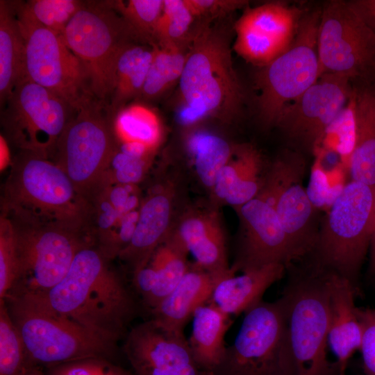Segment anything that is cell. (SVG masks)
<instances>
[{
  "label": "cell",
  "instance_id": "obj_44",
  "mask_svg": "<svg viewBox=\"0 0 375 375\" xmlns=\"http://www.w3.org/2000/svg\"><path fill=\"white\" fill-rule=\"evenodd\" d=\"M193 15L214 18L228 14L247 4L243 0H186Z\"/></svg>",
  "mask_w": 375,
  "mask_h": 375
},
{
  "label": "cell",
  "instance_id": "obj_9",
  "mask_svg": "<svg viewBox=\"0 0 375 375\" xmlns=\"http://www.w3.org/2000/svg\"><path fill=\"white\" fill-rule=\"evenodd\" d=\"M61 37L81 61L94 97L106 103L113 91L118 57L135 37L128 25L110 1L84 3Z\"/></svg>",
  "mask_w": 375,
  "mask_h": 375
},
{
  "label": "cell",
  "instance_id": "obj_38",
  "mask_svg": "<svg viewBox=\"0 0 375 375\" xmlns=\"http://www.w3.org/2000/svg\"><path fill=\"white\" fill-rule=\"evenodd\" d=\"M25 4L39 23L62 35L84 3L74 0H33Z\"/></svg>",
  "mask_w": 375,
  "mask_h": 375
},
{
  "label": "cell",
  "instance_id": "obj_28",
  "mask_svg": "<svg viewBox=\"0 0 375 375\" xmlns=\"http://www.w3.org/2000/svg\"><path fill=\"white\" fill-rule=\"evenodd\" d=\"M192 319L189 347L199 369L210 375L224 355V336L231 324V317L208 302L196 309Z\"/></svg>",
  "mask_w": 375,
  "mask_h": 375
},
{
  "label": "cell",
  "instance_id": "obj_10",
  "mask_svg": "<svg viewBox=\"0 0 375 375\" xmlns=\"http://www.w3.org/2000/svg\"><path fill=\"white\" fill-rule=\"evenodd\" d=\"M106 102L92 100L70 118L56 143L54 160L84 199L101 184L117 150Z\"/></svg>",
  "mask_w": 375,
  "mask_h": 375
},
{
  "label": "cell",
  "instance_id": "obj_48",
  "mask_svg": "<svg viewBox=\"0 0 375 375\" xmlns=\"http://www.w3.org/2000/svg\"><path fill=\"white\" fill-rule=\"evenodd\" d=\"M22 375H45L44 369L39 367H33Z\"/></svg>",
  "mask_w": 375,
  "mask_h": 375
},
{
  "label": "cell",
  "instance_id": "obj_39",
  "mask_svg": "<svg viewBox=\"0 0 375 375\" xmlns=\"http://www.w3.org/2000/svg\"><path fill=\"white\" fill-rule=\"evenodd\" d=\"M17 256L12 224L4 215L0 220V301L11 290L16 279Z\"/></svg>",
  "mask_w": 375,
  "mask_h": 375
},
{
  "label": "cell",
  "instance_id": "obj_17",
  "mask_svg": "<svg viewBox=\"0 0 375 375\" xmlns=\"http://www.w3.org/2000/svg\"><path fill=\"white\" fill-rule=\"evenodd\" d=\"M303 14L277 1L247 8L235 24V51L259 67L267 65L290 45Z\"/></svg>",
  "mask_w": 375,
  "mask_h": 375
},
{
  "label": "cell",
  "instance_id": "obj_34",
  "mask_svg": "<svg viewBox=\"0 0 375 375\" xmlns=\"http://www.w3.org/2000/svg\"><path fill=\"white\" fill-rule=\"evenodd\" d=\"M306 169L305 158L299 151L285 150L265 172L262 185L256 197L274 207L283 191L295 183L302 182Z\"/></svg>",
  "mask_w": 375,
  "mask_h": 375
},
{
  "label": "cell",
  "instance_id": "obj_3",
  "mask_svg": "<svg viewBox=\"0 0 375 375\" xmlns=\"http://www.w3.org/2000/svg\"><path fill=\"white\" fill-rule=\"evenodd\" d=\"M1 211L12 224L17 256L16 279L6 298L46 294L65 276L81 249L96 245L88 228Z\"/></svg>",
  "mask_w": 375,
  "mask_h": 375
},
{
  "label": "cell",
  "instance_id": "obj_4",
  "mask_svg": "<svg viewBox=\"0 0 375 375\" xmlns=\"http://www.w3.org/2000/svg\"><path fill=\"white\" fill-rule=\"evenodd\" d=\"M184 69L179 80L181 105L202 119L230 122L239 114L243 90L233 68L226 35L204 26L190 38Z\"/></svg>",
  "mask_w": 375,
  "mask_h": 375
},
{
  "label": "cell",
  "instance_id": "obj_37",
  "mask_svg": "<svg viewBox=\"0 0 375 375\" xmlns=\"http://www.w3.org/2000/svg\"><path fill=\"white\" fill-rule=\"evenodd\" d=\"M194 19L186 0H164L162 11L153 35V42H157L154 44L188 41Z\"/></svg>",
  "mask_w": 375,
  "mask_h": 375
},
{
  "label": "cell",
  "instance_id": "obj_35",
  "mask_svg": "<svg viewBox=\"0 0 375 375\" xmlns=\"http://www.w3.org/2000/svg\"><path fill=\"white\" fill-rule=\"evenodd\" d=\"M33 367L23 338L8 311L0 301V375H22Z\"/></svg>",
  "mask_w": 375,
  "mask_h": 375
},
{
  "label": "cell",
  "instance_id": "obj_33",
  "mask_svg": "<svg viewBox=\"0 0 375 375\" xmlns=\"http://www.w3.org/2000/svg\"><path fill=\"white\" fill-rule=\"evenodd\" d=\"M183 42L153 44V58L141 96L147 99L158 97L179 81L188 50Z\"/></svg>",
  "mask_w": 375,
  "mask_h": 375
},
{
  "label": "cell",
  "instance_id": "obj_19",
  "mask_svg": "<svg viewBox=\"0 0 375 375\" xmlns=\"http://www.w3.org/2000/svg\"><path fill=\"white\" fill-rule=\"evenodd\" d=\"M175 195L173 185L160 184L141 203L132 239L118 256L132 274L148 262L172 231Z\"/></svg>",
  "mask_w": 375,
  "mask_h": 375
},
{
  "label": "cell",
  "instance_id": "obj_8",
  "mask_svg": "<svg viewBox=\"0 0 375 375\" xmlns=\"http://www.w3.org/2000/svg\"><path fill=\"white\" fill-rule=\"evenodd\" d=\"M244 314L234 342L210 375H297L281 299L262 300Z\"/></svg>",
  "mask_w": 375,
  "mask_h": 375
},
{
  "label": "cell",
  "instance_id": "obj_27",
  "mask_svg": "<svg viewBox=\"0 0 375 375\" xmlns=\"http://www.w3.org/2000/svg\"><path fill=\"white\" fill-rule=\"evenodd\" d=\"M286 270L284 265L274 263L225 277L216 283L210 303L230 317L244 313L262 300L266 290L281 279Z\"/></svg>",
  "mask_w": 375,
  "mask_h": 375
},
{
  "label": "cell",
  "instance_id": "obj_26",
  "mask_svg": "<svg viewBox=\"0 0 375 375\" xmlns=\"http://www.w3.org/2000/svg\"><path fill=\"white\" fill-rule=\"evenodd\" d=\"M262 159L256 148L249 144L236 147L211 192L217 201L239 207L258 196L262 185Z\"/></svg>",
  "mask_w": 375,
  "mask_h": 375
},
{
  "label": "cell",
  "instance_id": "obj_41",
  "mask_svg": "<svg viewBox=\"0 0 375 375\" xmlns=\"http://www.w3.org/2000/svg\"><path fill=\"white\" fill-rule=\"evenodd\" d=\"M45 375H134L105 358H89L69 362L44 369Z\"/></svg>",
  "mask_w": 375,
  "mask_h": 375
},
{
  "label": "cell",
  "instance_id": "obj_21",
  "mask_svg": "<svg viewBox=\"0 0 375 375\" xmlns=\"http://www.w3.org/2000/svg\"><path fill=\"white\" fill-rule=\"evenodd\" d=\"M188 254L185 246L172 230L148 262L132 274L133 289L149 312L181 281L190 263Z\"/></svg>",
  "mask_w": 375,
  "mask_h": 375
},
{
  "label": "cell",
  "instance_id": "obj_18",
  "mask_svg": "<svg viewBox=\"0 0 375 375\" xmlns=\"http://www.w3.org/2000/svg\"><path fill=\"white\" fill-rule=\"evenodd\" d=\"M237 209L240 234L235 259L236 273L280 263L287 267L292 259L287 238L273 206L256 197Z\"/></svg>",
  "mask_w": 375,
  "mask_h": 375
},
{
  "label": "cell",
  "instance_id": "obj_13",
  "mask_svg": "<svg viewBox=\"0 0 375 375\" xmlns=\"http://www.w3.org/2000/svg\"><path fill=\"white\" fill-rule=\"evenodd\" d=\"M317 53L320 76L367 79L375 70V34L348 1H327L321 8Z\"/></svg>",
  "mask_w": 375,
  "mask_h": 375
},
{
  "label": "cell",
  "instance_id": "obj_42",
  "mask_svg": "<svg viewBox=\"0 0 375 375\" xmlns=\"http://www.w3.org/2000/svg\"><path fill=\"white\" fill-rule=\"evenodd\" d=\"M356 312L362 328L359 350L362 360V375H375V308L357 307Z\"/></svg>",
  "mask_w": 375,
  "mask_h": 375
},
{
  "label": "cell",
  "instance_id": "obj_23",
  "mask_svg": "<svg viewBox=\"0 0 375 375\" xmlns=\"http://www.w3.org/2000/svg\"><path fill=\"white\" fill-rule=\"evenodd\" d=\"M274 208L287 238L292 265L300 262L312 253L321 223L302 182L283 191Z\"/></svg>",
  "mask_w": 375,
  "mask_h": 375
},
{
  "label": "cell",
  "instance_id": "obj_29",
  "mask_svg": "<svg viewBox=\"0 0 375 375\" xmlns=\"http://www.w3.org/2000/svg\"><path fill=\"white\" fill-rule=\"evenodd\" d=\"M0 97L7 100L24 77V42L15 3L0 1Z\"/></svg>",
  "mask_w": 375,
  "mask_h": 375
},
{
  "label": "cell",
  "instance_id": "obj_12",
  "mask_svg": "<svg viewBox=\"0 0 375 375\" xmlns=\"http://www.w3.org/2000/svg\"><path fill=\"white\" fill-rule=\"evenodd\" d=\"M24 42V75L63 99L75 111L95 98L85 69L61 35L39 23L25 3H15Z\"/></svg>",
  "mask_w": 375,
  "mask_h": 375
},
{
  "label": "cell",
  "instance_id": "obj_31",
  "mask_svg": "<svg viewBox=\"0 0 375 375\" xmlns=\"http://www.w3.org/2000/svg\"><path fill=\"white\" fill-rule=\"evenodd\" d=\"M153 47L131 43L118 57L111 109L119 110L127 101L141 96L153 58Z\"/></svg>",
  "mask_w": 375,
  "mask_h": 375
},
{
  "label": "cell",
  "instance_id": "obj_2",
  "mask_svg": "<svg viewBox=\"0 0 375 375\" xmlns=\"http://www.w3.org/2000/svg\"><path fill=\"white\" fill-rule=\"evenodd\" d=\"M298 262L287 267L291 272L280 297L297 375H340L327 356L331 270L310 256Z\"/></svg>",
  "mask_w": 375,
  "mask_h": 375
},
{
  "label": "cell",
  "instance_id": "obj_32",
  "mask_svg": "<svg viewBox=\"0 0 375 375\" xmlns=\"http://www.w3.org/2000/svg\"><path fill=\"white\" fill-rule=\"evenodd\" d=\"M112 124L119 144L137 142L155 151L162 140V127L158 115L141 103L119 109Z\"/></svg>",
  "mask_w": 375,
  "mask_h": 375
},
{
  "label": "cell",
  "instance_id": "obj_14",
  "mask_svg": "<svg viewBox=\"0 0 375 375\" xmlns=\"http://www.w3.org/2000/svg\"><path fill=\"white\" fill-rule=\"evenodd\" d=\"M2 119L8 139L19 151L49 158L73 108L60 96L24 77L7 99Z\"/></svg>",
  "mask_w": 375,
  "mask_h": 375
},
{
  "label": "cell",
  "instance_id": "obj_22",
  "mask_svg": "<svg viewBox=\"0 0 375 375\" xmlns=\"http://www.w3.org/2000/svg\"><path fill=\"white\" fill-rule=\"evenodd\" d=\"M356 291L347 279L331 271L328 342L340 375H345L348 361L361 345L362 328L354 301Z\"/></svg>",
  "mask_w": 375,
  "mask_h": 375
},
{
  "label": "cell",
  "instance_id": "obj_16",
  "mask_svg": "<svg viewBox=\"0 0 375 375\" xmlns=\"http://www.w3.org/2000/svg\"><path fill=\"white\" fill-rule=\"evenodd\" d=\"M123 351L134 375H206L197 365L183 331L151 318L129 329Z\"/></svg>",
  "mask_w": 375,
  "mask_h": 375
},
{
  "label": "cell",
  "instance_id": "obj_43",
  "mask_svg": "<svg viewBox=\"0 0 375 375\" xmlns=\"http://www.w3.org/2000/svg\"><path fill=\"white\" fill-rule=\"evenodd\" d=\"M108 201L122 216L138 210L139 205L138 192L135 185L121 183H102Z\"/></svg>",
  "mask_w": 375,
  "mask_h": 375
},
{
  "label": "cell",
  "instance_id": "obj_46",
  "mask_svg": "<svg viewBox=\"0 0 375 375\" xmlns=\"http://www.w3.org/2000/svg\"><path fill=\"white\" fill-rule=\"evenodd\" d=\"M367 273L369 277H375V227L368 253Z\"/></svg>",
  "mask_w": 375,
  "mask_h": 375
},
{
  "label": "cell",
  "instance_id": "obj_20",
  "mask_svg": "<svg viewBox=\"0 0 375 375\" xmlns=\"http://www.w3.org/2000/svg\"><path fill=\"white\" fill-rule=\"evenodd\" d=\"M172 231L197 265L220 280L235 274L228 265L226 237L215 209L188 210Z\"/></svg>",
  "mask_w": 375,
  "mask_h": 375
},
{
  "label": "cell",
  "instance_id": "obj_25",
  "mask_svg": "<svg viewBox=\"0 0 375 375\" xmlns=\"http://www.w3.org/2000/svg\"><path fill=\"white\" fill-rule=\"evenodd\" d=\"M354 143L349 158L351 181L375 190V83L352 86Z\"/></svg>",
  "mask_w": 375,
  "mask_h": 375
},
{
  "label": "cell",
  "instance_id": "obj_6",
  "mask_svg": "<svg viewBox=\"0 0 375 375\" xmlns=\"http://www.w3.org/2000/svg\"><path fill=\"white\" fill-rule=\"evenodd\" d=\"M374 227L375 190L351 181L338 193L321 221L317 243L310 256L358 290Z\"/></svg>",
  "mask_w": 375,
  "mask_h": 375
},
{
  "label": "cell",
  "instance_id": "obj_45",
  "mask_svg": "<svg viewBox=\"0 0 375 375\" xmlns=\"http://www.w3.org/2000/svg\"><path fill=\"white\" fill-rule=\"evenodd\" d=\"M348 2L375 34V0H353Z\"/></svg>",
  "mask_w": 375,
  "mask_h": 375
},
{
  "label": "cell",
  "instance_id": "obj_1",
  "mask_svg": "<svg viewBox=\"0 0 375 375\" xmlns=\"http://www.w3.org/2000/svg\"><path fill=\"white\" fill-rule=\"evenodd\" d=\"M95 245L76 256L65 276L44 294L29 296L51 311L114 344L124 339L139 303Z\"/></svg>",
  "mask_w": 375,
  "mask_h": 375
},
{
  "label": "cell",
  "instance_id": "obj_11",
  "mask_svg": "<svg viewBox=\"0 0 375 375\" xmlns=\"http://www.w3.org/2000/svg\"><path fill=\"white\" fill-rule=\"evenodd\" d=\"M321 8L303 14L288 49L256 74L257 107L265 126H276L285 106L319 78L317 34Z\"/></svg>",
  "mask_w": 375,
  "mask_h": 375
},
{
  "label": "cell",
  "instance_id": "obj_30",
  "mask_svg": "<svg viewBox=\"0 0 375 375\" xmlns=\"http://www.w3.org/2000/svg\"><path fill=\"white\" fill-rule=\"evenodd\" d=\"M185 147L201 184L212 190L217 178L233 155L235 148L224 138L206 130H192Z\"/></svg>",
  "mask_w": 375,
  "mask_h": 375
},
{
  "label": "cell",
  "instance_id": "obj_24",
  "mask_svg": "<svg viewBox=\"0 0 375 375\" xmlns=\"http://www.w3.org/2000/svg\"><path fill=\"white\" fill-rule=\"evenodd\" d=\"M219 280L194 262H190L176 287L149 312L151 318L168 328L183 331L196 309L210 302Z\"/></svg>",
  "mask_w": 375,
  "mask_h": 375
},
{
  "label": "cell",
  "instance_id": "obj_15",
  "mask_svg": "<svg viewBox=\"0 0 375 375\" xmlns=\"http://www.w3.org/2000/svg\"><path fill=\"white\" fill-rule=\"evenodd\" d=\"M351 80L326 74L281 112L276 126L297 149L312 152L349 103Z\"/></svg>",
  "mask_w": 375,
  "mask_h": 375
},
{
  "label": "cell",
  "instance_id": "obj_47",
  "mask_svg": "<svg viewBox=\"0 0 375 375\" xmlns=\"http://www.w3.org/2000/svg\"><path fill=\"white\" fill-rule=\"evenodd\" d=\"M1 165L4 166L9 160V149L7 141L1 135L0 138Z\"/></svg>",
  "mask_w": 375,
  "mask_h": 375
},
{
  "label": "cell",
  "instance_id": "obj_40",
  "mask_svg": "<svg viewBox=\"0 0 375 375\" xmlns=\"http://www.w3.org/2000/svg\"><path fill=\"white\" fill-rule=\"evenodd\" d=\"M150 158L133 156L117 148L101 183L136 185L144 176Z\"/></svg>",
  "mask_w": 375,
  "mask_h": 375
},
{
  "label": "cell",
  "instance_id": "obj_7",
  "mask_svg": "<svg viewBox=\"0 0 375 375\" xmlns=\"http://www.w3.org/2000/svg\"><path fill=\"white\" fill-rule=\"evenodd\" d=\"M4 301L23 338L33 367L44 369L89 358L115 361L117 344L103 340L35 299L17 296L7 297Z\"/></svg>",
  "mask_w": 375,
  "mask_h": 375
},
{
  "label": "cell",
  "instance_id": "obj_36",
  "mask_svg": "<svg viewBox=\"0 0 375 375\" xmlns=\"http://www.w3.org/2000/svg\"><path fill=\"white\" fill-rule=\"evenodd\" d=\"M112 7L123 17L136 38L153 40V35L160 17L164 0H129L110 2Z\"/></svg>",
  "mask_w": 375,
  "mask_h": 375
},
{
  "label": "cell",
  "instance_id": "obj_5",
  "mask_svg": "<svg viewBox=\"0 0 375 375\" xmlns=\"http://www.w3.org/2000/svg\"><path fill=\"white\" fill-rule=\"evenodd\" d=\"M11 165L1 210L88 228V202L56 163L40 154L19 151Z\"/></svg>",
  "mask_w": 375,
  "mask_h": 375
}]
</instances>
